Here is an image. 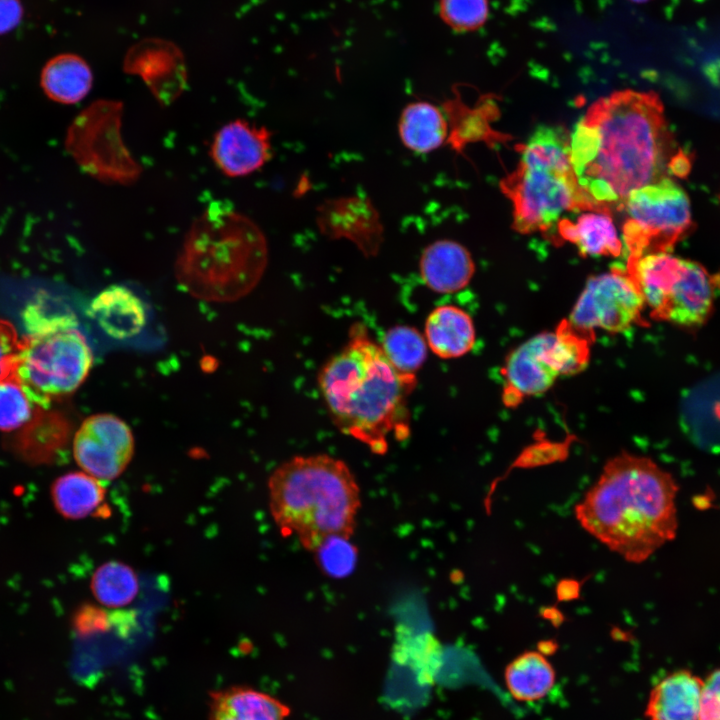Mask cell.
Returning a JSON list of instances; mask_svg holds the SVG:
<instances>
[{"instance_id": "6da1fadb", "label": "cell", "mask_w": 720, "mask_h": 720, "mask_svg": "<svg viewBox=\"0 0 720 720\" xmlns=\"http://www.w3.org/2000/svg\"><path fill=\"white\" fill-rule=\"evenodd\" d=\"M674 152L662 102L654 92L616 91L593 103L570 136L578 183L601 208L667 177Z\"/></svg>"}, {"instance_id": "7a4b0ae2", "label": "cell", "mask_w": 720, "mask_h": 720, "mask_svg": "<svg viewBox=\"0 0 720 720\" xmlns=\"http://www.w3.org/2000/svg\"><path fill=\"white\" fill-rule=\"evenodd\" d=\"M678 489L652 459L623 451L605 463L575 505V518L610 551L640 564L675 538Z\"/></svg>"}, {"instance_id": "3957f363", "label": "cell", "mask_w": 720, "mask_h": 720, "mask_svg": "<svg viewBox=\"0 0 720 720\" xmlns=\"http://www.w3.org/2000/svg\"><path fill=\"white\" fill-rule=\"evenodd\" d=\"M318 387L335 426L383 455L410 433L408 400L416 375L398 371L368 328L354 323L345 345L320 369Z\"/></svg>"}, {"instance_id": "277c9868", "label": "cell", "mask_w": 720, "mask_h": 720, "mask_svg": "<svg viewBox=\"0 0 720 720\" xmlns=\"http://www.w3.org/2000/svg\"><path fill=\"white\" fill-rule=\"evenodd\" d=\"M268 246L260 227L223 202L209 205L188 229L175 262L180 286L209 302H233L261 280Z\"/></svg>"}, {"instance_id": "5b68a950", "label": "cell", "mask_w": 720, "mask_h": 720, "mask_svg": "<svg viewBox=\"0 0 720 720\" xmlns=\"http://www.w3.org/2000/svg\"><path fill=\"white\" fill-rule=\"evenodd\" d=\"M269 508L280 530L315 552L333 538L350 539L361 506L348 465L328 454L297 455L268 479Z\"/></svg>"}, {"instance_id": "8992f818", "label": "cell", "mask_w": 720, "mask_h": 720, "mask_svg": "<svg viewBox=\"0 0 720 720\" xmlns=\"http://www.w3.org/2000/svg\"><path fill=\"white\" fill-rule=\"evenodd\" d=\"M520 152L517 168L501 182L502 191L512 201L516 231L546 232L566 212L608 211L579 185L571 162L570 137L564 129L537 128Z\"/></svg>"}, {"instance_id": "52a82bcc", "label": "cell", "mask_w": 720, "mask_h": 720, "mask_svg": "<svg viewBox=\"0 0 720 720\" xmlns=\"http://www.w3.org/2000/svg\"><path fill=\"white\" fill-rule=\"evenodd\" d=\"M24 319L27 335L12 360V372L33 405L47 408L84 382L93 353L71 314H47L33 305Z\"/></svg>"}, {"instance_id": "ba28073f", "label": "cell", "mask_w": 720, "mask_h": 720, "mask_svg": "<svg viewBox=\"0 0 720 720\" xmlns=\"http://www.w3.org/2000/svg\"><path fill=\"white\" fill-rule=\"evenodd\" d=\"M122 116V102L99 99L83 109L67 130V152L85 173L103 183L130 185L142 173L123 141Z\"/></svg>"}, {"instance_id": "9c48e42d", "label": "cell", "mask_w": 720, "mask_h": 720, "mask_svg": "<svg viewBox=\"0 0 720 720\" xmlns=\"http://www.w3.org/2000/svg\"><path fill=\"white\" fill-rule=\"evenodd\" d=\"M587 336L563 322L554 332L537 334L518 346L504 366V399L511 404L546 392L559 376L582 370L589 359Z\"/></svg>"}, {"instance_id": "30bf717a", "label": "cell", "mask_w": 720, "mask_h": 720, "mask_svg": "<svg viewBox=\"0 0 720 720\" xmlns=\"http://www.w3.org/2000/svg\"><path fill=\"white\" fill-rule=\"evenodd\" d=\"M622 207L627 214L623 239L628 260L667 252L692 226L689 199L668 177L631 192Z\"/></svg>"}, {"instance_id": "8fae6325", "label": "cell", "mask_w": 720, "mask_h": 720, "mask_svg": "<svg viewBox=\"0 0 720 720\" xmlns=\"http://www.w3.org/2000/svg\"><path fill=\"white\" fill-rule=\"evenodd\" d=\"M644 305V299L626 269L614 267L586 282L568 323L585 336L595 329L622 332L638 320Z\"/></svg>"}, {"instance_id": "7c38bea8", "label": "cell", "mask_w": 720, "mask_h": 720, "mask_svg": "<svg viewBox=\"0 0 720 720\" xmlns=\"http://www.w3.org/2000/svg\"><path fill=\"white\" fill-rule=\"evenodd\" d=\"M134 453V437L119 417L101 413L86 418L73 440L80 468L101 482L119 477Z\"/></svg>"}, {"instance_id": "4fadbf2b", "label": "cell", "mask_w": 720, "mask_h": 720, "mask_svg": "<svg viewBox=\"0 0 720 720\" xmlns=\"http://www.w3.org/2000/svg\"><path fill=\"white\" fill-rule=\"evenodd\" d=\"M124 70L138 75L163 106L173 103L184 91L187 71L184 57L172 43L146 40L131 48L124 61Z\"/></svg>"}, {"instance_id": "5bb4252c", "label": "cell", "mask_w": 720, "mask_h": 720, "mask_svg": "<svg viewBox=\"0 0 720 720\" xmlns=\"http://www.w3.org/2000/svg\"><path fill=\"white\" fill-rule=\"evenodd\" d=\"M271 152V133L266 127L237 119L216 132L209 153L223 174L241 177L263 167Z\"/></svg>"}, {"instance_id": "9a60e30c", "label": "cell", "mask_w": 720, "mask_h": 720, "mask_svg": "<svg viewBox=\"0 0 720 720\" xmlns=\"http://www.w3.org/2000/svg\"><path fill=\"white\" fill-rule=\"evenodd\" d=\"M317 222L323 234L353 242L367 257L375 256L383 240V227L372 203L359 196L326 201Z\"/></svg>"}, {"instance_id": "2e32d148", "label": "cell", "mask_w": 720, "mask_h": 720, "mask_svg": "<svg viewBox=\"0 0 720 720\" xmlns=\"http://www.w3.org/2000/svg\"><path fill=\"white\" fill-rule=\"evenodd\" d=\"M713 296L712 277L707 270L697 262L686 260L658 318L684 327L700 325L711 312Z\"/></svg>"}, {"instance_id": "e0dca14e", "label": "cell", "mask_w": 720, "mask_h": 720, "mask_svg": "<svg viewBox=\"0 0 720 720\" xmlns=\"http://www.w3.org/2000/svg\"><path fill=\"white\" fill-rule=\"evenodd\" d=\"M88 312L106 336L119 341L137 336L147 324L144 302L122 285L102 290L90 303Z\"/></svg>"}, {"instance_id": "ac0fdd59", "label": "cell", "mask_w": 720, "mask_h": 720, "mask_svg": "<svg viewBox=\"0 0 720 720\" xmlns=\"http://www.w3.org/2000/svg\"><path fill=\"white\" fill-rule=\"evenodd\" d=\"M290 707L279 698L247 685L211 691L208 720H289Z\"/></svg>"}, {"instance_id": "d6986e66", "label": "cell", "mask_w": 720, "mask_h": 720, "mask_svg": "<svg viewBox=\"0 0 720 720\" xmlns=\"http://www.w3.org/2000/svg\"><path fill=\"white\" fill-rule=\"evenodd\" d=\"M419 271L422 281L430 290L446 294L466 287L475 266L464 246L452 240H437L423 250Z\"/></svg>"}, {"instance_id": "ffe728a7", "label": "cell", "mask_w": 720, "mask_h": 720, "mask_svg": "<svg viewBox=\"0 0 720 720\" xmlns=\"http://www.w3.org/2000/svg\"><path fill=\"white\" fill-rule=\"evenodd\" d=\"M703 681L688 670L666 675L651 690L645 716L648 720H699Z\"/></svg>"}, {"instance_id": "44dd1931", "label": "cell", "mask_w": 720, "mask_h": 720, "mask_svg": "<svg viewBox=\"0 0 720 720\" xmlns=\"http://www.w3.org/2000/svg\"><path fill=\"white\" fill-rule=\"evenodd\" d=\"M424 337L428 348L439 358H459L471 351L475 327L470 315L454 305L434 308L426 318Z\"/></svg>"}, {"instance_id": "7402d4cb", "label": "cell", "mask_w": 720, "mask_h": 720, "mask_svg": "<svg viewBox=\"0 0 720 720\" xmlns=\"http://www.w3.org/2000/svg\"><path fill=\"white\" fill-rule=\"evenodd\" d=\"M560 240L575 244L583 256L618 257L622 242L608 211H590L575 221L562 218L557 223Z\"/></svg>"}, {"instance_id": "603a6c76", "label": "cell", "mask_w": 720, "mask_h": 720, "mask_svg": "<svg viewBox=\"0 0 720 720\" xmlns=\"http://www.w3.org/2000/svg\"><path fill=\"white\" fill-rule=\"evenodd\" d=\"M40 84L53 101L75 104L90 92L93 74L89 64L81 56L62 53L50 58L43 66Z\"/></svg>"}, {"instance_id": "cb8c5ba5", "label": "cell", "mask_w": 720, "mask_h": 720, "mask_svg": "<svg viewBox=\"0 0 720 720\" xmlns=\"http://www.w3.org/2000/svg\"><path fill=\"white\" fill-rule=\"evenodd\" d=\"M50 493L57 512L71 520L94 514L106 496L103 482L84 471L60 476L53 482Z\"/></svg>"}, {"instance_id": "d4e9b609", "label": "cell", "mask_w": 720, "mask_h": 720, "mask_svg": "<svg viewBox=\"0 0 720 720\" xmlns=\"http://www.w3.org/2000/svg\"><path fill=\"white\" fill-rule=\"evenodd\" d=\"M504 681L514 699L533 702L544 698L551 691L556 673L543 653L526 651L506 666Z\"/></svg>"}, {"instance_id": "484cf974", "label": "cell", "mask_w": 720, "mask_h": 720, "mask_svg": "<svg viewBox=\"0 0 720 720\" xmlns=\"http://www.w3.org/2000/svg\"><path fill=\"white\" fill-rule=\"evenodd\" d=\"M398 131L402 143L409 150L428 153L445 141L448 125L437 106L426 101H417L402 110Z\"/></svg>"}, {"instance_id": "4316f807", "label": "cell", "mask_w": 720, "mask_h": 720, "mask_svg": "<svg viewBox=\"0 0 720 720\" xmlns=\"http://www.w3.org/2000/svg\"><path fill=\"white\" fill-rule=\"evenodd\" d=\"M90 587L99 603L119 608L134 600L139 585L136 573L130 566L119 561H108L95 570Z\"/></svg>"}, {"instance_id": "83f0119b", "label": "cell", "mask_w": 720, "mask_h": 720, "mask_svg": "<svg viewBox=\"0 0 720 720\" xmlns=\"http://www.w3.org/2000/svg\"><path fill=\"white\" fill-rule=\"evenodd\" d=\"M391 364L401 373L416 375L427 358L424 335L409 325H396L383 335L381 344Z\"/></svg>"}, {"instance_id": "f1b7e54d", "label": "cell", "mask_w": 720, "mask_h": 720, "mask_svg": "<svg viewBox=\"0 0 720 720\" xmlns=\"http://www.w3.org/2000/svg\"><path fill=\"white\" fill-rule=\"evenodd\" d=\"M32 407L10 364L0 375V430L12 431L27 423Z\"/></svg>"}, {"instance_id": "f546056e", "label": "cell", "mask_w": 720, "mask_h": 720, "mask_svg": "<svg viewBox=\"0 0 720 720\" xmlns=\"http://www.w3.org/2000/svg\"><path fill=\"white\" fill-rule=\"evenodd\" d=\"M439 15L456 32H472L481 28L489 17L488 0H440Z\"/></svg>"}, {"instance_id": "4dcf8cb0", "label": "cell", "mask_w": 720, "mask_h": 720, "mask_svg": "<svg viewBox=\"0 0 720 720\" xmlns=\"http://www.w3.org/2000/svg\"><path fill=\"white\" fill-rule=\"evenodd\" d=\"M349 540L333 538L314 552L319 567L329 576L342 577L354 567L356 550Z\"/></svg>"}, {"instance_id": "1f68e13d", "label": "cell", "mask_w": 720, "mask_h": 720, "mask_svg": "<svg viewBox=\"0 0 720 720\" xmlns=\"http://www.w3.org/2000/svg\"><path fill=\"white\" fill-rule=\"evenodd\" d=\"M699 720H720V668L710 673L703 682Z\"/></svg>"}, {"instance_id": "d6a6232c", "label": "cell", "mask_w": 720, "mask_h": 720, "mask_svg": "<svg viewBox=\"0 0 720 720\" xmlns=\"http://www.w3.org/2000/svg\"><path fill=\"white\" fill-rule=\"evenodd\" d=\"M19 343L13 326L9 322L0 320V375L16 355Z\"/></svg>"}, {"instance_id": "836d02e7", "label": "cell", "mask_w": 720, "mask_h": 720, "mask_svg": "<svg viewBox=\"0 0 720 720\" xmlns=\"http://www.w3.org/2000/svg\"><path fill=\"white\" fill-rule=\"evenodd\" d=\"M22 0H0V36L15 30L24 18Z\"/></svg>"}, {"instance_id": "e575fe53", "label": "cell", "mask_w": 720, "mask_h": 720, "mask_svg": "<svg viewBox=\"0 0 720 720\" xmlns=\"http://www.w3.org/2000/svg\"><path fill=\"white\" fill-rule=\"evenodd\" d=\"M630 1L635 2V3H644V2H647V1H649V0H630Z\"/></svg>"}]
</instances>
